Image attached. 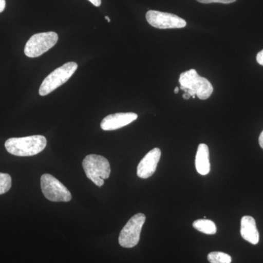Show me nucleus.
<instances>
[{"label":"nucleus","instance_id":"1","mask_svg":"<svg viewBox=\"0 0 263 263\" xmlns=\"http://www.w3.org/2000/svg\"><path fill=\"white\" fill-rule=\"evenodd\" d=\"M47 145L43 136H32L23 138H11L5 143V148L11 155L18 157H31L41 153Z\"/></svg>","mask_w":263,"mask_h":263},{"label":"nucleus","instance_id":"2","mask_svg":"<svg viewBox=\"0 0 263 263\" xmlns=\"http://www.w3.org/2000/svg\"><path fill=\"white\" fill-rule=\"evenodd\" d=\"M180 89L187 92L192 98L207 100L212 96L214 88L210 81L201 77L195 69L183 72L180 75Z\"/></svg>","mask_w":263,"mask_h":263},{"label":"nucleus","instance_id":"3","mask_svg":"<svg viewBox=\"0 0 263 263\" xmlns=\"http://www.w3.org/2000/svg\"><path fill=\"white\" fill-rule=\"evenodd\" d=\"M83 168L88 179L100 187L104 184V180L110 176V163L104 157L97 155H89L83 160Z\"/></svg>","mask_w":263,"mask_h":263},{"label":"nucleus","instance_id":"4","mask_svg":"<svg viewBox=\"0 0 263 263\" xmlns=\"http://www.w3.org/2000/svg\"><path fill=\"white\" fill-rule=\"evenodd\" d=\"M78 68V64L74 62H67L51 72L43 81L39 89L41 96H46L57 88L65 84Z\"/></svg>","mask_w":263,"mask_h":263},{"label":"nucleus","instance_id":"5","mask_svg":"<svg viewBox=\"0 0 263 263\" xmlns=\"http://www.w3.org/2000/svg\"><path fill=\"white\" fill-rule=\"evenodd\" d=\"M59 36L56 32L37 33L29 38L24 48V53L29 58L41 56L53 48L58 42Z\"/></svg>","mask_w":263,"mask_h":263},{"label":"nucleus","instance_id":"6","mask_svg":"<svg viewBox=\"0 0 263 263\" xmlns=\"http://www.w3.org/2000/svg\"><path fill=\"white\" fill-rule=\"evenodd\" d=\"M146 216L142 213L132 216L124 227L119 237V243L124 248H133L138 245Z\"/></svg>","mask_w":263,"mask_h":263},{"label":"nucleus","instance_id":"7","mask_svg":"<svg viewBox=\"0 0 263 263\" xmlns=\"http://www.w3.org/2000/svg\"><path fill=\"white\" fill-rule=\"evenodd\" d=\"M41 184L43 195L50 201L69 202L72 199L70 191L52 175L43 174Z\"/></svg>","mask_w":263,"mask_h":263},{"label":"nucleus","instance_id":"8","mask_svg":"<svg viewBox=\"0 0 263 263\" xmlns=\"http://www.w3.org/2000/svg\"><path fill=\"white\" fill-rule=\"evenodd\" d=\"M148 23L155 28L160 29H179L186 27L184 19L172 13L157 10H148L146 15Z\"/></svg>","mask_w":263,"mask_h":263},{"label":"nucleus","instance_id":"9","mask_svg":"<svg viewBox=\"0 0 263 263\" xmlns=\"http://www.w3.org/2000/svg\"><path fill=\"white\" fill-rule=\"evenodd\" d=\"M161 154L160 148H155L142 159L137 168L138 177L146 179L153 176L160 162Z\"/></svg>","mask_w":263,"mask_h":263},{"label":"nucleus","instance_id":"10","mask_svg":"<svg viewBox=\"0 0 263 263\" xmlns=\"http://www.w3.org/2000/svg\"><path fill=\"white\" fill-rule=\"evenodd\" d=\"M137 119L138 115L132 112L110 114L104 118L100 127L105 131L115 130L131 124Z\"/></svg>","mask_w":263,"mask_h":263},{"label":"nucleus","instance_id":"11","mask_svg":"<svg viewBox=\"0 0 263 263\" xmlns=\"http://www.w3.org/2000/svg\"><path fill=\"white\" fill-rule=\"evenodd\" d=\"M240 235L247 241L256 245L259 243V235L255 219L252 216H245L240 221Z\"/></svg>","mask_w":263,"mask_h":263},{"label":"nucleus","instance_id":"12","mask_svg":"<svg viewBox=\"0 0 263 263\" xmlns=\"http://www.w3.org/2000/svg\"><path fill=\"white\" fill-rule=\"evenodd\" d=\"M195 167L197 173L205 176L210 172V160H209V148L205 143L199 145L195 157Z\"/></svg>","mask_w":263,"mask_h":263},{"label":"nucleus","instance_id":"13","mask_svg":"<svg viewBox=\"0 0 263 263\" xmlns=\"http://www.w3.org/2000/svg\"><path fill=\"white\" fill-rule=\"evenodd\" d=\"M193 228L199 232L206 235L216 234L217 229L215 223L209 219H198L194 221L193 224Z\"/></svg>","mask_w":263,"mask_h":263},{"label":"nucleus","instance_id":"14","mask_svg":"<svg viewBox=\"0 0 263 263\" xmlns=\"http://www.w3.org/2000/svg\"><path fill=\"white\" fill-rule=\"evenodd\" d=\"M210 263H231L232 258L229 254L221 252H212L208 255Z\"/></svg>","mask_w":263,"mask_h":263},{"label":"nucleus","instance_id":"15","mask_svg":"<svg viewBox=\"0 0 263 263\" xmlns=\"http://www.w3.org/2000/svg\"><path fill=\"white\" fill-rule=\"evenodd\" d=\"M12 179L9 174L0 173V195L8 193L11 188Z\"/></svg>","mask_w":263,"mask_h":263},{"label":"nucleus","instance_id":"16","mask_svg":"<svg viewBox=\"0 0 263 263\" xmlns=\"http://www.w3.org/2000/svg\"><path fill=\"white\" fill-rule=\"evenodd\" d=\"M197 2L203 4H209V3H222V4H230L235 3L236 0H197Z\"/></svg>","mask_w":263,"mask_h":263},{"label":"nucleus","instance_id":"17","mask_svg":"<svg viewBox=\"0 0 263 263\" xmlns=\"http://www.w3.org/2000/svg\"><path fill=\"white\" fill-rule=\"evenodd\" d=\"M257 62H258L259 65L263 66V50L257 53Z\"/></svg>","mask_w":263,"mask_h":263},{"label":"nucleus","instance_id":"18","mask_svg":"<svg viewBox=\"0 0 263 263\" xmlns=\"http://www.w3.org/2000/svg\"><path fill=\"white\" fill-rule=\"evenodd\" d=\"M5 6H6V2H5V0H0V13L4 11Z\"/></svg>","mask_w":263,"mask_h":263},{"label":"nucleus","instance_id":"19","mask_svg":"<svg viewBox=\"0 0 263 263\" xmlns=\"http://www.w3.org/2000/svg\"><path fill=\"white\" fill-rule=\"evenodd\" d=\"M89 1L91 4L94 5L95 6L99 7L101 5V0H89Z\"/></svg>","mask_w":263,"mask_h":263},{"label":"nucleus","instance_id":"20","mask_svg":"<svg viewBox=\"0 0 263 263\" xmlns=\"http://www.w3.org/2000/svg\"><path fill=\"white\" fill-rule=\"evenodd\" d=\"M259 146H260L261 148L263 149V131L261 133L260 136L259 137Z\"/></svg>","mask_w":263,"mask_h":263},{"label":"nucleus","instance_id":"21","mask_svg":"<svg viewBox=\"0 0 263 263\" xmlns=\"http://www.w3.org/2000/svg\"><path fill=\"white\" fill-rule=\"evenodd\" d=\"M190 98H191V96L187 92H184V94L183 95V98L185 100H189Z\"/></svg>","mask_w":263,"mask_h":263},{"label":"nucleus","instance_id":"22","mask_svg":"<svg viewBox=\"0 0 263 263\" xmlns=\"http://www.w3.org/2000/svg\"><path fill=\"white\" fill-rule=\"evenodd\" d=\"M179 87H176V89H174V92L176 93V94H177V93L179 92Z\"/></svg>","mask_w":263,"mask_h":263},{"label":"nucleus","instance_id":"23","mask_svg":"<svg viewBox=\"0 0 263 263\" xmlns=\"http://www.w3.org/2000/svg\"><path fill=\"white\" fill-rule=\"evenodd\" d=\"M105 18L106 19L107 21H108V22H110V19L109 18L108 16H105Z\"/></svg>","mask_w":263,"mask_h":263}]
</instances>
